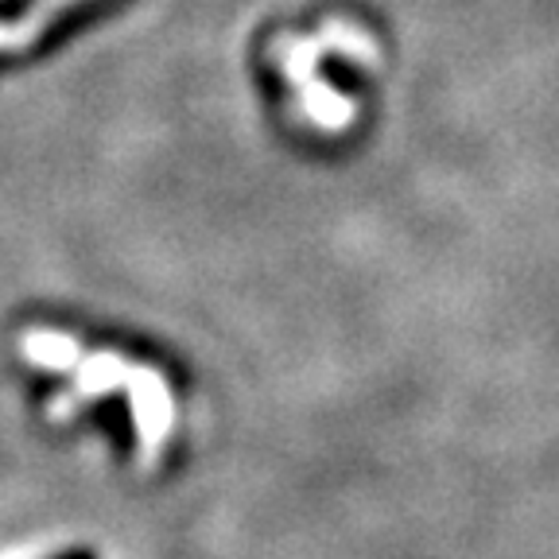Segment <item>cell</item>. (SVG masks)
<instances>
[{"instance_id": "6da1fadb", "label": "cell", "mask_w": 559, "mask_h": 559, "mask_svg": "<svg viewBox=\"0 0 559 559\" xmlns=\"http://www.w3.org/2000/svg\"><path fill=\"white\" fill-rule=\"evenodd\" d=\"M129 389H132V416H136L144 451L156 454L167 439V428H171V396H167V384L152 369H132Z\"/></svg>"}, {"instance_id": "7a4b0ae2", "label": "cell", "mask_w": 559, "mask_h": 559, "mask_svg": "<svg viewBox=\"0 0 559 559\" xmlns=\"http://www.w3.org/2000/svg\"><path fill=\"white\" fill-rule=\"evenodd\" d=\"M132 381V366L121 361L117 354H94L90 361H82L79 384L82 393H109V389H124Z\"/></svg>"}, {"instance_id": "3957f363", "label": "cell", "mask_w": 559, "mask_h": 559, "mask_svg": "<svg viewBox=\"0 0 559 559\" xmlns=\"http://www.w3.org/2000/svg\"><path fill=\"white\" fill-rule=\"evenodd\" d=\"M24 354L39 366L62 369L70 361H79V346L74 338H62V334H27L24 338Z\"/></svg>"}, {"instance_id": "277c9868", "label": "cell", "mask_w": 559, "mask_h": 559, "mask_svg": "<svg viewBox=\"0 0 559 559\" xmlns=\"http://www.w3.org/2000/svg\"><path fill=\"white\" fill-rule=\"evenodd\" d=\"M59 4H67V0H44V4H39V9L24 20V24L0 27V47H20V44H27V39H35V35H39V27H44V20L51 16Z\"/></svg>"}, {"instance_id": "5b68a950", "label": "cell", "mask_w": 559, "mask_h": 559, "mask_svg": "<svg viewBox=\"0 0 559 559\" xmlns=\"http://www.w3.org/2000/svg\"><path fill=\"white\" fill-rule=\"evenodd\" d=\"M74 559H86V556H74Z\"/></svg>"}]
</instances>
